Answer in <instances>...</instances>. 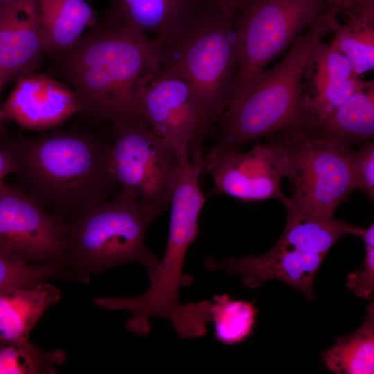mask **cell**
<instances>
[{
	"label": "cell",
	"mask_w": 374,
	"mask_h": 374,
	"mask_svg": "<svg viewBox=\"0 0 374 374\" xmlns=\"http://www.w3.org/2000/svg\"><path fill=\"white\" fill-rule=\"evenodd\" d=\"M209 310L214 336L222 344H237L252 334L258 312L253 302L215 294Z\"/></svg>",
	"instance_id": "23"
},
{
	"label": "cell",
	"mask_w": 374,
	"mask_h": 374,
	"mask_svg": "<svg viewBox=\"0 0 374 374\" xmlns=\"http://www.w3.org/2000/svg\"><path fill=\"white\" fill-rule=\"evenodd\" d=\"M46 55L55 56L73 46L99 14L86 0H37Z\"/></svg>",
	"instance_id": "20"
},
{
	"label": "cell",
	"mask_w": 374,
	"mask_h": 374,
	"mask_svg": "<svg viewBox=\"0 0 374 374\" xmlns=\"http://www.w3.org/2000/svg\"><path fill=\"white\" fill-rule=\"evenodd\" d=\"M364 241L365 246L374 247V225L371 224L368 228L364 229V231L360 237Z\"/></svg>",
	"instance_id": "32"
},
{
	"label": "cell",
	"mask_w": 374,
	"mask_h": 374,
	"mask_svg": "<svg viewBox=\"0 0 374 374\" xmlns=\"http://www.w3.org/2000/svg\"><path fill=\"white\" fill-rule=\"evenodd\" d=\"M346 287L358 297L369 300L374 293V247L365 246L363 264L347 276Z\"/></svg>",
	"instance_id": "28"
},
{
	"label": "cell",
	"mask_w": 374,
	"mask_h": 374,
	"mask_svg": "<svg viewBox=\"0 0 374 374\" xmlns=\"http://www.w3.org/2000/svg\"><path fill=\"white\" fill-rule=\"evenodd\" d=\"M66 359L64 351L44 350L30 339H0V374H55Z\"/></svg>",
	"instance_id": "24"
},
{
	"label": "cell",
	"mask_w": 374,
	"mask_h": 374,
	"mask_svg": "<svg viewBox=\"0 0 374 374\" xmlns=\"http://www.w3.org/2000/svg\"><path fill=\"white\" fill-rule=\"evenodd\" d=\"M324 257L276 244L258 256L247 255L240 259L231 256L224 260L208 256L204 260V265L210 271H222L240 275L243 284L249 288L257 287L269 280H280L312 301L315 297L314 278Z\"/></svg>",
	"instance_id": "14"
},
{
	"label": "cell",
	"mask_w": 374,
	"mask_h": 374,
	"mask_svg": "<svg viewBox=\"0 0 374 374\" xmlns=\"http://www.w3.org/2000/svg\"><path fill=\"white\" fill-rule=\"evenodd\" d=\"M52 279L75 280L64 260L24 263L0 252V290L12 287H31Z\"/></svg>",
	"instance_id": "26"
},
{
	"label": "cell",
	"mask_w": 374,
	"mask_h": 374,
	"mask_svg": "<svg viewBox=\"0 0 374 374\" xmlns=\"http://www.w3.org/2000/svg\"><path fill=\"white\" fill-rule=\"evenodd\" d=\"M332 48L350 62L355 75L374 67V17H346L333 32Z\"/></svg>",
	"instance_id": "25"
},
{
	"label": "cell",
	"mask_w": 374,
	"mask_h": 374,
	"mask_svg": "<svg viewBox=\"0 0 374 374\" xmlns=\"http://www.w3.org/2000/svg\"><path fill=\"white\" fill-rule=\"evenodd\" d=\"M112 141L92 130L53 129L37 136L0 133L17 186L67 225L121 189L112 172Z\"/></svg>",
	"instance_id": "2"
},
{
	"label": "cell",
	"mask_w": 374,
	"mask_h": 374,
	"mask_svg": "<svg viewBox=\"0 0 374 374\" xmlns=\"http://www.w3.org/2000/svg\"><path fill=\"white\" fill-rule=\"evenodd\" d=\"M326 12L324 0H257L234 15L239 59L229 103Z\"/></svg>",
	"instance_id": "8"
},
{
	"label": "cell",
	"mask_w": 374,
	"mask_h": 374,
	"mask_svg": "<svg viewBox=\"0 0 374 374\" xmlns=\"http://www.w3.org/2000/svg\"><path fill=\"white\" fill-rule=\"evenodd\" d=\"M4 180H0V185L3 182Z\"/></svg>",
	"instance_id": "35"
},
{
	"label": "cell",
	"mask_w": 374,
	"mask_h": 374,
	"mask_svg": "<svg viewBox=\"0 0 374 374\" xmlns=\"http://www.w3.org/2000/svg\"><path fill=\"white\" fill-rule=\"evenodd\" d=\"M157 217L132 190L121 187L107 199L64 226V260L78 281L130 262L143 265L149 278L159 263L145 233Z\"/></svg>",
	"instance_id": "6"
},
{
	"label": "cell",
	"mask_w": 374,
	"mask_h": 374,
	"mask_svg": "<svg viewBox=\"0 0 374 374\" xmlns=\"http://www.w3.org/2000/svg\"><path fill=\"white\" fill-rule=\"evenodd\" d=\"M325 366L337 374L374 373V305L368 306L365 319L353 333L337 338L321 354Z\"/></svg>",
	"instance_id": "22"
},
{
	"label": "cell",
	"mask_w": 374,
	"mask_h": 374,
	"mask_svg": "<svg viewBox=\"0 0 374 374\" xmlns=\"http://www.w3.org/2000/svg\"><path fill=\"white\" fill-rule=\"evenodd\" d=\"M287 212L285 228L276 243L299 251L326 256L332 247L346 235L361 237L364 229L334 217H318L308 215L290 198L281 199Z\"/></svg>",
	"instance_id": "19"
},
{
	"label": "cell",
	"mask_w": 374,
	"mask_h": 374,
	"mask_svg": "<svg viewBox=\"0 0 374 374\" xmlns=\"http://www.w3.org/2000/svg\"><path fill=\"white\" fill-rule=\"evenodd\" d=\"M17 0H0V6L10 4Z\"/></svg>",
	"instance_id": "34"
},
{
	"label": "cell",
	"mask_w": 374,
	"mask_h": 374,
	"mask_svg": "<svg viewBox=\"0 0 374 374\" xmlns=\"http://www.w3.org/2000/svg\"><path fill=\"white\" fill-rule=\"evenodd\" d=\"M326 12L338 17H374V0H324Z\"/></svg>",
	"instance_id": "29"
},
{
	"label": "cell",
	"mask_w": 374,
	"mask_h": 374,
	"mask_svg": "<svg viewBox=\"0 0 374 374\" xmlns=\"http://www.w3.org/2000/svg\"><path fill=\"white\" fill-rule=\"evenodd\" d=\"M239 59L233 15L204 0L181 35L166 44L160 73L188 81L200 103L203 134H215L231 97Z\"/></svg>",
	"instance_id": "4"
},
{
	"label": "cell",
	"mask_w": 374,
	"mask_h": 374,
	"mask_svg": "<svg viewBox=\"0 0 374 374\" xmlns=\"http://www.w3.org/2000/svg\"><path fill=\"white\" fill-rule=\"evenodd\" d=\"M15 166L10 155L0 146V180L11 173H14Z\"/></svg>",
	"instance_id": "31"
},
{
	"label": "cell",
	"mask_w": 374,
	"mask_h": 374,
	"mask_svg": "<svg viewBox=\"0 0 374 374\" xmlns=\"http://www.w3.org/2000/svg\"><path fill=\"white\" fill-rule=\"evenodd\" d=\"M64 226L17 185L5 181L0 185V252L4 255L24 263L64 260Z\"/></svg>",
	"instance_id": "11"
},
{
	"label": "cell",
	"mask_w": 374,
	"mask_h": 374,
	"mask_svg": "<svg viewBox=\"0 0 374 374\" xmlns=\"http://www.w3.org/2000/svg\"><path fill=\"white\" fill-rule=\"evenodd\" d=\"M339 24L323 13L299 35L287 55L265 69L246 91L231 101L217 119V143L206 157L238 150L247 142L296 127L304 120L303 78L314 63L323 39Z\"/></svg>",
	"instance_id": "3"
},
{
	"label": "cell",
	"mask_w": 374,
	"mask_h": 374,
	"mask_svg": "<svg viewBox=\"0 0 374 374\" xmlns=\"http://www.w3.org/2000/svg\"><path fill=\"white\" fill-rule=\"evenodd\" d=\"M139 98L147 123L176 150L181 162L204 165L202 115L193 86L185 79L159 73Z\"/></svg>",
	"instance_id": "10"
},
{
	"label": "cell",
	"mask_w": 374,
	"mask_h": 374,
	"mask_svg": "<svg viewBox=\"0 0 374 374\" xmlns=\"http://www.w3.org/2000/svg\"><path fill=\"white\" fill-rule=\"evenodd\" d=\"M204 170L214 182L212 193L242 201L282 199L284 177L279 143L274 134L267 144L256 143L247 152L238 150L204 157Z\"/></svg>",
	"instance_id": "12"
},
{
	"label": "cell",
	"mask_w": 374,
	"mask_h": 374,
	"mask_svg": "<svg viewBox=\"0 0 374 374\" xmlns=\"http://www.w3.org/2000/svg\"><path fill=\"white\" fill-rule=\"evenodd\" d=\"M314 63L317 64V93L305 94L304 106L312 121L328 117L355 93L366 88L357 78L348 60L340 52L324 44L319 48Z\"/></svg>",
	"instance_id": "17"
},
{
	"label": "cell",
	"mask_w": 374,
	"mask_h": 374,
	"mask_svg": "<svg viewBox=\"0 0 374 374\" xmlns=\"http://www.w3.org/2000/svg\"><path fill=\"white\" fill-rule=\"evenodd\" d=\"M46 52L37 0L0 6V86L35 72Z\"/></svg>",
	"instance_id": "15"
},
{
	"label": "cell",
	"mask_w": 374,
	"mask_h": 374,
	"mask_svg": "<svg viewBox=\"0 0 374 374\" xmlns=\"http://www.w3.org/2000/svg\"><path fill=\"white\" fill-rule=\"evenodd\" d=\"M15 83L1 108L6 119L21 128L42 132L55 129L80 112L75 91L46 74L33 72Z\"/></svg>",
	"instance_id": "13"
},
{
	"label": "cell",
	"mask_w": 374,
	"mask_h": 374,
	"mask_svg": "<svg viewBox=\"0 0 374 374\" xmlns=\"http://www.w3.org/2000/svg\"><path fill=\"white\" fill-rule=\"evenodd\" d=\"M350 175L353 189L363 191L371 200L374 199V143L365 141L353 152L350 162Z\"/></svg>",
	"instance_id": "27"
},
{
	"label": "cell",
	"mask_w": 374,
	"mask_h": 374,
	"mask_svg": "<svg viewBox=\"0 0 374 374\" xmlns=\"http://www.w3.org/2000/svg\"><path fill=\"white\" fill-rule=\"evenodd\" d=\"M60 297L58 288L48 281L0 290V339H28L40 318Z\"/></svg>",
	"instance_id": "18"
},
{
	"label": "cell",
	"mask_w": 374,
	"mask_h": 374,
	"mask_svg": "<svg viewBox=\"0 0 374 374\" xmlns=\"http://www.w3.org/2000/svg\"><path fill=\"white\" fill-rule=\"evenodd\" d=\"M232 15L249 6L257 0H210Z\"/></svg>",
	"instance_id": "30"
},
{
	"label": "cell",
	"mask_w": 374,
	"mask_h": 374,
	"mask_svg": "<svg viewBox=\"0 0 374 374\" xmlns=\"http://www.w3.org/2000/svg\"><path fill=\"white\" fill-rule=\"evenodd\" d=\"M3 88L0 87V95ZM6 121L2 108L0 106V133H7L5 121Z\"/></svg>",
	"instance_id": "33"
},
{
	"label": "cell",
	"mask_w": 374,
	"mask_h": 374,
	"mask_svg": "<svg viewBox=\"0 0 374 374\" xmlns=\"http://www.w3.org/2000/svg\"><path fill=\"white\" fill-rule=\"evenodd\" d=\"M204 167L188 160L181 163L172 192L167 244L150 285L142 294L122 298L121 308L132 313L130 322L137 328L151 326V317H161L172 323L177 332L188 330L195 323L197 310L194 303L182 304L179 290L193 283L183 273L184 259L190 244L198 239V221L205 203L199 177Z\"/></svg>",
	"instance_id": "5"
},
{
	"label": "cell",
	"mask_w": 374,
	"mask_h": 374,
	"mask_svg": "<svg viewBox=\"0 0 374 374\" xmlns=\"http://www.w3.org/2000/svg\"><path fill=\"white\" fill-rule=\"evenodd\" d=\"M103 17L153 34L166 44L184 33L204 0H109Z\"/></svg>",
	"instance_id": "16"
},
{
	"label": "cell",
	"mask_w": 374,
	"mask_h": 374,
	"mask_svg": "<svg viewBox=\"0 0 374 374\" xmlns=\"http://www.w3.org/2000/svg\"><path fill=\"white\" fill-rule=\"evenodd\" d=\"M274 135L280 145L284 177L290 180L291 200L308 215L332 217L354 190L350 175L353 151L306 125Z\"/></svg>",
	"instance_id": "7"
},
{
	"label": "cell",
	"mask_w": 374,
	"mask_h": 374,
	"mask_svg": "<svg viewBox=\"0 0 374 374\" xmlns=\"http://www.w3.org/2000/svg\"><path fill=\"white\" fill-rule=\"evenodd\" d=\"M112 125L111 164L117 183L159 216L170 205L181 167L177 152L145 121Z\"/></svg>",
	"instance_id": "9"
},
{
	"label": "cell",
	"mask_w": 374,
	"mask_h": 374,
	"mask_svg": "<svg viewBox=\"0 0 374 374\" xmlns=\"http://www.w3.org/2000/svg\"><path fill=\"white\" fill-rule=\"evenodd\" d=\"M0 87H1L0 86ZM1 88H2V87H1Z\"/></svg>",
	"instance_id": "36"
},
{
	"label": "cell",
	"mask_w": 374,
	"mask_h": 374,
	"mask_svg": "<svg viewBox=\"0 0 374 374\" xmlns=\"http://www.w3.org/2000/svg\"><path fill=\"white\" fill-rule=\"evenodd\" d=\"M165 43L103 16L70 48L54 56L75 91L84 121L146 122L139 95L160 73Z\"/></svg>",
	"instance_id": "1"
},
{
	"label": "cell",
	"mask_w": 374,
	"mask_h": 374,
	"mask_svg": "<svg viewBox=\"0 0 374 374\" xmlns=\"http://www.w3.org/2000/svg\"><path fill=\"white\" fill-rule=\"evenodd\" d=\"M314 133L344 147L369 141L374 136V86L355 93L332 114L308 122Z\"/></svg>",
	"instance_id": "21"
}]
</instances>
